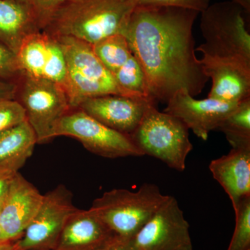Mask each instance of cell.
<instances>
[{
    "label": "cell",
    "mask_w": 250,
    "mask_h": 250,
    "mask_svg": "<svg viewBox=\"0 0 250 250\" xmlns=\"http://www.w3.org/2000/svg\"><path fill=\"white\" fill-rule=\"evenodd\" d=\"M233 210L236 225L228 250H250V196L243 199Z\"/></svg>",
    "instance_id": "603a6c76"
},
{
    "label": "cell",
    "mask_w": 250,
    "mask_h": 250,
    "mask_svg": "<svg viewBox=\"0 0 250 250\" xmlns=\"http://www.w3.org/2000/svg\"><path fill=\"white\" fill-rule=\"evenodd\" d=\"M136 6V0L71 1L61 7L42 31L93 45L108 36L123 34Z\"/></svg>",
    "instance_id": "7a4b0ae2"
},
{
    "label": "cell",
    "mask_w": 250,
    "mask_h": 250,
    "mask_svg": "<svg viewBox=\"0 0 250 250\" xmlns=\"http://www.w3.org/2000/svg\"><path fill=\"white\" fill-rule=\"evenodd\" d=\"M95 55L113 75L131 57V49L122 34L108 36L92 45Z\"/></svg>",
    "instance_id": "44dd1931"
},
{
    "label": "cell",
    "mask_w": 250,
    "mask_h": 250,
    "mask_svg": "<svg viewBox=\"0 0 250 250\" xmlns=\"http://www.w3.org/2000/svg\"><path fill=\"white\" fill-rule=\"evenodd\" d=\"M189 228L177 199L167 195L131 241L136 250H193Z\"/></svg>",
    "instance_id": "30bf717a"
},
{
    "label": "cell",
    "mask_w": 250,
    "mask_h": 250,
    "mask_svg": "<svg viewBox=\"0 0 250 250\" xmlns=\"http://www.w3.org/2000/svg\"><path fill=\"white\" fill-rule=\"evenodd\" d=\"M66 62L65 89L70 108H77L85 99L106 95L143 98L122 88L113 75L95 55L92 45L69 36H55ZM146 99V98H143Z\"/></svg>",
    "instance_id": "277c9868"
},
{
    "label": "cell",
    "mask_w": 250,
    "mask_h": 250,
    "mask_svg": "<svg viewBox=\"0 0 250 250\" xmlns=\"http://www.w3.org/2000/svg\"><path fill=\"white\" fill-rule=\"evenodd\" d=\"M4 201V200H3ZM3 202H1L0 203V208H1V206L2 205ZM4 241H7V240L5 239L4 234H3L2 230H1V226H0V242H2Z\"/></svg>",
    "instance_id": "836d02e7"
},
{
    "label": "cell",
    "mask_w": 250,
    "mask_h": 250,
    "mask_svg": "<svg viewBox=\"0 0 250 250\" xmlns=\"http://www.w3.org/2000/svg\"><path fill=\"white\" fill-rule=\"evenodd\" d=\"M200 13L173 6H137L123 32L146 75L147 98L167 103L179 90L195 98L209 78L195 55L193 24Z\"/></svg>",
    "instance_id": "6da1fadb"
},
{
    "label": "cell",
    "mask_w": 250,
    "mask_h": 250,
    "mask_svg": "<svg viewBox=\"0 0 250 250\" xmlns=\"http://www.w3.org/2000/svg\"><path fill=\"white\" fill-rule=\"evenodd\" d=\"M26 121L25 111L18 100H0V134Z\"/></svg>",
    "instance_id": "cb8c5ba5"
},
{
    "label": "cell",
    "mask_w": 250,
    "mask_h": 250,
    "mask_svg": "<svg viewBox=\"0 0 250 250\" xmlns=\"http://www.w3.org/2000/svg\"><path fill=\"white\" fill-rule=\"evenodd\" d=\"M131 137L144 156L159 159L179 172L185 170L193 146L188 128L177 117L158 111L150 103Z\"/></svg>",
    "instance_id": "8992f818"
},
{
    "label": "cell",
    "mask_w": 250,
    "mask_h": 250,
    "mask_svg": "<svg viewBox=\"0 0 250 250\" xmlns=\"http://www.w3.org/2000/svg\"><path fill=\"white\" fill-rule=\"evenodd\" d=\"M37 139L27 121L0 134V173H16L32 155Z\"/></svg>",
    "instance_id": "ac0fdd59"
},
{
    "label": "cell",
    "mask_w": 250,
    "mask_h": 250,
    "mask_svg": "<svg viewBox=\"0 0 250 250\" xmlns=\"http://www.w3.org/2000/svg\"><path fill=\"white\" fill-rule=\"evenodd\" d=\"M240 103H228L208 98L196 100L187 90L181 89L169 100L164 111L178 118L195 136L207 141L210 131L218 129Z\"/></svg>",
    "instance_id": "7c38bea8"
},
{
    "label": "cell",
    "mask_w": 250,
    "mask_h": 250,
    "mask_svg": "<svg viewBox=\"0 0 250 250\" xmlns=\"http://www.w3.org/2000/svg\"><path fill=\"white\" fill-rule=\"evenodd\" d=\"M9 1H14V2L19 3V4L27 5V6H31V3H32V0H9Z\"/></svg>",
    "instance_id": "d6a6232c"
},
{
    "label": "cell",
    "mask_w": 250,
    "mask_h": 250,
    "mask_svg": "<svg viewBox=\"0 0 250 250\" xmlns=\"http://www.w3.org/2000/svg\"><path fill=\"white\" fill-rule=\"evenodd\" d=\"M18 85L11 81L0 80V100H16Z\"/></svg>",
    "instance_id": "f1b7e54d"
},
{
    "label": "cell",
    "mask_w": 250,
    "mask_h": 250,
    "mask_svg": "<svg viewBox=\"0 0 250 250\" xmlns=\"http://www.w3.org/2000/svg\"><path fill=\"white\" fill-rule=\"evenodd\" d=\"M16 173H0V203L4 200Z\"/></svg>",
    "instance_id": "f546056e"
},
{
    "label": "cell",
    "mask_w": 250,
    "mask_h": 250,
    "mask_svg": "<svg viewBox=\"0 0 250 250\" xmlns=\"http://www.w3.org/2000/svg\"><path fill=\"white\" fill-rule=\"evenodd\" d=\"M243 9L233 1L209 5L202 11L200 29L205 43L195 49L200 63L233 65L250 72V35Z\"/></svg>",
    "instance_id": "3957f363"
},
{
    "label": "cell",
    "mask_w": 250,
    "mask_h": 250,
    "mask_svg": "<svg viewBox=\"0 0 250 250\" xmlns=\"http://www.w3.org/2000/svg\"><path fill=\"white\" fill-rule=\"evenodd\" d=\"M75 1L77 0H32L31 9L39 29L42 31L51 18L63 5Z\"/></svg>",
    "instance_id": "d4e9b609"
},
{
    "label": "cell",
    "mask_w": 250,
    "mask_h": 250,
    "mask_svg": "<svg viewBox=\"0 0 250 250\" xmlns=\"http://www.w3.org/2000/svg\"><path fill=\"white\" fill-rule=\"evenodd\" d=\"M231 148H250V98L243 100L218 128Z\"/></svg>",
    "instance_id": "ffe728a7"
},
{
    "label": "cell",
    "mask_w": 250,
    "mask_h": 250,
    "mask_svg": "<svg viewBox=\"0 0 250 250\" xmlns=\"http://www.w3.org/2000/svg\"><path fill=\"white\" fill-rule=\"evenodd\" d=\"M99 250H136L131 239L114 236L104 246Z\"/></svg>",
    "instance_id": "83f0119b"
},
{
    "label": "cell",
    "mask_w": 250,
    "mask_h": 250,
    "mask_svg": "<svg viewBox=\"0 0 250 250\" xmlns=\"http://www.w3.org/2000/svg\"><path fill=\"white\" fill-rule=\"evenodd\" d=\"M208 168L228 194L233 208L250 196V148H231L226 155L212 161Z\"/></svg>",
    "instance_id": "2e32d148"
},
{
    "label": "cell",
    "mask_w": 250,
    "mask_h": 250,
    "mask_svg": "<svg viewBox=\"0 0 250 250\" xmlns=\"http://www.w3.org/2000/svg\"><path fill=\"white\" fill-rule=\"evenodd\" d=\"M206 75L212 81L208 98L240 103L250 98V73L233 65L206 63Z\"/></svg>",
    "instance_id": "e0dca14e"
},
{
    "label": "cell",
    "mask_w": 250,
    "mask_h": 250,
    "mask_svg": "<svg viewBox=\"0 0 250 250\" xmlns=\"http://www.w3.org/2000/svg\"><path fill=\"white\" fill-rule=\"evenodd\" d=\"M41 31L31 6L0 0V42L15 54L24 38Z\"/></svg>",
    "instance_id": "d6986e66"
},
{
    "label": "cell",
    "mask_w": 250,
    "mask_h": 250,
    "mask_svg": "<svg viewBox=\"0 0 250 250\" xmlns=\"http://www.w3.org/2000/svg\"><path fill=\"white\" fill-rule=\"evenodd\" d=\"M22 77L16 54L0 42V80L11 81Z\"/></svg>",
    "instance_id": "484cf974"
},
{
    "label": "cell",
    "mask_w": 250,
    "mask_h": 250,
    "mask_svg": "<svg viewBox=\"0 0 250 250\" xmlns=\"http://www.w3.org/2000/svg\"><path fill=\"white\" fill-rule=\"evenodd\" d=\"M44 195L17 172L0 208V226L5 239L21 238L39 211Z\"/></svg>",
    "instance_id": "4fadbf2b"
},
{
    "label": "cell",
    "mask_w": 250,
    "mask_h": 250,
    "mask_svg": "<svg viewBox=\"0 0 250 250\" xmlns=\"http://www.w3.org/2000/svg\"><path fill=\"white\" fill-rule=\"evenodd\" d=\"M20 100L27 121L35 133L37 144L55 139V130L61 119L71 109L62 85L44 79L22 76Z\"/></svg>",
    "instance_id": "52a82bcc"
},
{
    "label": "cell",
    "mask_w": 250,
    "mask_h": 250,
    "mask_svg": "<svg viewBox=\"0 0 250 250\" xmlns=\"http://www.w3.org/2000/svg\"><path fill=\"white\" fill-rule=\"evenodd\" d=\"M18 240L0 242V250H18Z\"/></svg>",
    "instance_id": "4dcf8cb0"
},
{
    "label": "cell",
    "mask_w": 250,
    "mask_h": 250,
    "mask_svg": "<svg viewBox=\"0 0 250 250\" xmlns=\"http://www.w3.org/2000/svg\"><path fill=\"white\" fill-rule=\"evenodd\" d=\"M155 184L146 183L136 192L113 189L95 199L93 210L115 236L131 239L167 198Z\"/></svg>",
    "instance_id": "5b68a950"
},
{
    "label": "cell",
    "mask_w": 250,
    "mask_h": 250,
    "mask_svg": "<svg viewBox=\"0 0 250 250\" xmlns=\"http://www.w3.org/2000/svg\"></svg>",
    "instance_id": "e575fe53"
},
{
    "label": "cell",
    "mask_w": 250,
    "mask_h": 250,
    "mask_svg": "<svg viewBox=\"0 0 250 250\" xmlns=\"http://www.w3.org/2000/svg\"><path fill=\"white\" fill-rule=\"evenodd\" d=\"M16 57L22 77L52 81L65 88L66 62L55 36L42 31L29 34L22 41Z\"/></svg>",
    "instance_id": "8fae6325"
},
{
    "label": "cell",
    "mask_w": 250,
    "mask_h": 250,
    "mask_svg": "<svg viewBox=\"0 0 250 250\" xmlns=\"http://www.w3.org/2000/svg\"><path fill=\"white\" fill-rule=\"evenodd\" d=\"M137 6H173L202 13L210 5V0H136Z\"/></svg>",
    "instance_id": "4316f807"
},
{
    "label": "cell",
    "mask_w": 250,
    "mask_h": 250,
    "mask_svg": "<svg viewBox=\"0 0 250 250\" xmlns=\"http://www.w3.org/2000/svg\"><path fill=\"white\" fill-rule=\"evenodd\" d=\"M73 195L63 184L44 195L39 211L17 241L18 250H53L70 215Z\"/></svg>",
    "instance_id": "9c48e42d"
},
{
    "label": "cell",
    "mask_w": 250,
    "mask_h": 250,
    "mask_svg": "<svg viewBox=\"0 0 250 250\" xmlns=\"http://www.w3.org/2000/svg\"><path fill=\"white\" fill-rule=\"evenodd\" d=\"M113 76L123 89L149 100L147 98L146 75L141 64L133 54L123 66L113 74Z\"/></svg>",
    "instance_id": "7402d4cb"
},
{
    "label": "cell",
    "mask_w": 250,
    "mask_h": 250,
    "mask_svg": "<svg viewBox=\"0 0 250 250\" xmlns=\"http://www.w3.org/2000/svg\"><path fill=\"white\" fill-rule=\"evenodd\" d=\"M150 103L147 99L106 95L85 99L77 108L108 127L131 136Z\"/></svg>",
    "instance_id": "5bb4252c"
},
{
    "label": "cell",
    "mask_w": 250,
    "mask_h": 250,
    "mask_svg": "<svg viewBox=\"0 0 250 250\" xmlns=\"http://www.w3.org/2000/svg\"><path fill=\"white\" fill-rule=\"evenodd\" d=\"M114 236L93 210L77 209L67 220L53 250H99Z\"/></svg>",
    "instance_id": "9a60e30c"
},
{
    "label": "cell",
    "mask_w": 250,
    "mask_h": 250,
    "mask_svg": "<svg viewBox=\"0 0 250 250\" xmlns=\"http://www.w3.org/2000/svg\"><path fill=\"white\" fill-rule=\"evenodd\" d=\"M233 2L239 5L243 10H246L250 13V0H232Z\"/></svg>",
    "instance_id": "1f68e13d"
},
{
    "label": "cell",
    "mask_w": 250,
    "mask_h": 250,
    "mask_svg": "<svg viewBox=\"0 0 250 250\" xmlns=\"http://www.w3.org/2000/svg\"><path fill=\"white\" fill-rule=\"evenodd\" d=\"M62 136L74 138L89 152L108 159L144 156L131 135L108 127L78 108H71L59 121L55 137Z\"/></svg>",
    "instance_id": "ba28073f"
}]
</instances>
